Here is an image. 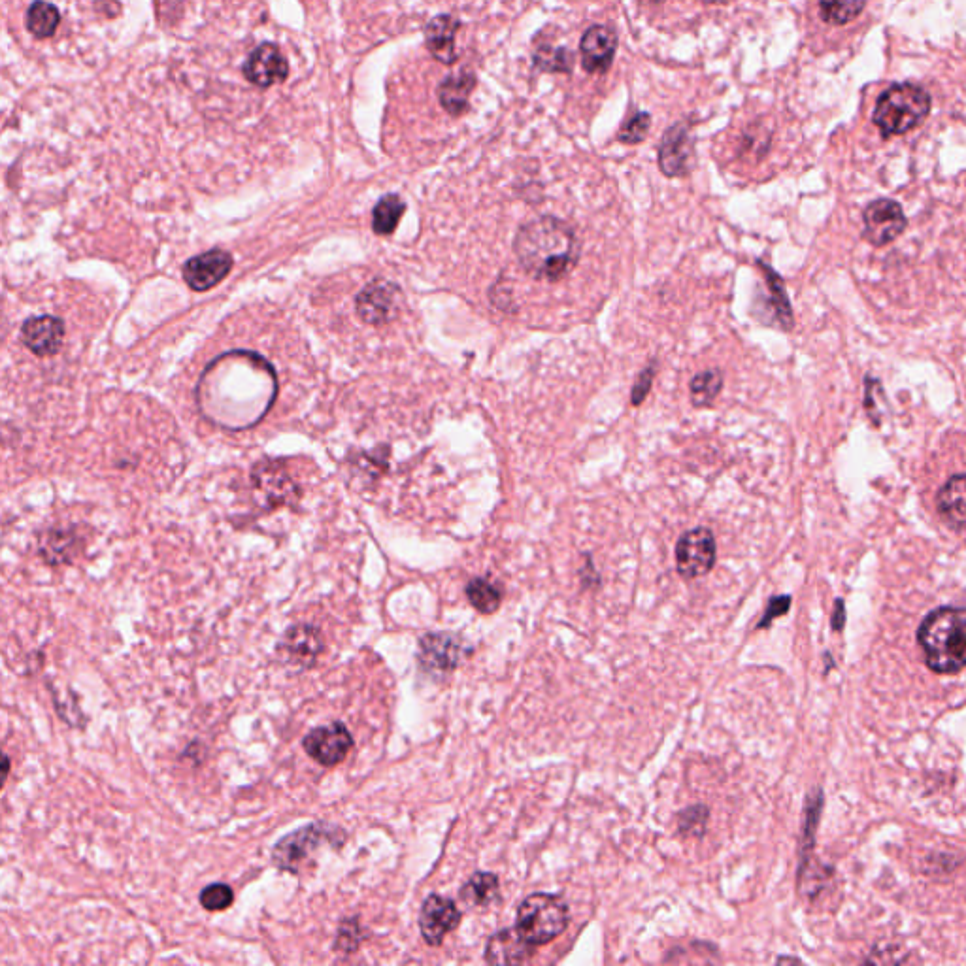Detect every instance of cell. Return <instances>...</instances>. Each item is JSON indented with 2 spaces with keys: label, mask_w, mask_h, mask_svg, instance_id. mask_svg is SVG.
Wrapping results in <instances>:
<instances>
[{
  "label": "cell",
  "mask_w": 966,
  "mask_h": 966,
  "mask_svg": "<svg viewBox=\"0 0 966 966\" xmlns=\"http://www.w3.org/2000/svg\"><path fill=\"white\" fill-rule=\"evenodd\" d=\"M514 255L519 267L534 280L559 282L578 265L582 242L565 219L534 217L517 229Z\"/></svg>",
  "instance_id": "obj_1"
},
{
  "label": "cell",
  "mask_w": 966,
  "mask_h": 966,
  "mask_svg": "<svg viewBox=\"0 0 966 966\" xmlns=\"http://www.w3.org/2000/svg\"><path fill=\"white\" fill-rule=\"evenodd\" d=\"M927 667L938 674H953L966 667V610L938 608L925 617L917 631Z\"/></svg>",
  "instance_id": "obj_2"
},
{
  "label": "cell",
  "mask_w": 966,
  "mask_h": 966,
  "mask_svg": "<svg viewBox=\"0 0 966 966\" xmlns=\"http://www.w3.org/2000/svg\"><path fill=\"white\" fill-rule=\"evenodd\" d=\"M931 97L916 84H895L887 87L876 102L872 121L883 138L908 133L929 116Z\"/></svg>",
  "instance_id": "obj_3"
},
{
  "label": "cell",
  "mask_w": 966,
  "mask_h": 966,
  "mask_svg": "<svg viewBox=\"0 0 966 966\" xmlns=\"http://www.w3.org/2000/svg\"><path fill=\"white\" fill-rule=\"evenodd\" d=\"M568 906L555 895L534 893L517 908L516 931L533 948L550 944L567 931Z\"/></svg>",
  "instance_id": "obj_4"
},
{
  "label": "cell",
  "mask_w": 966,
  "mask_h": 966,
  "mask_svg": "<svg viewBox=\"0 0 966 966\" xmlns=\"http://www.w3.org/2000/svg\"><path fill=\"white\" fill-rule=\"evenodd\" d=\"M344 842H346L344 829L325 821H317V823L304 825L291 834H285L284 838L278 840V844L272 848L270 861L278 870L299 874L302 865L323 844L342 848Z\"/></svg>",
  "instance_id": "obj_5"
},
{
  "label": "cell",
  "mask_w": 966,
  "mask_h": 966,
  "mask_svg": "<svg viewBox=\"0 0 966 966\" xmlns=\"http://www.w3.org/2000/svg\"><path fill=\"white\" fill-rule=\"evenodd\" d=\"M716 538L706 527L683 533L676 544V568L683 580L706 576L716 565Z\"/></svg>",
  "instance_id": "obj_6"
},
{
  "label": "cell",
  "mask_w": 966,
  "mask_h": 966,
  "mask_svg": "<svg viewBox=\"0 0 966 966\" xmlns=\"http://www.w3.org/2000/svg\"><path fill=\"white\" fill-rule=\"evenodd\" d=\"M302 748L317 765L325 768L338 767L353 748V736L344 723L334 721L329 725L316 727L306 734L302 740Z\"/></svg>",
  "instance_id": "obj_7"
},
{
  "label": "cell",
  "mask_w": 966,
  "mask_h": 966,
  "mask_svg": "<svg viewBox=\"0 0 966 966\" xmlns=\"http://www.w3.org/2000/svg\"><path fill=\"white\" fill-rule=\"evenodd\" d=\"M695 157V140L691 134V123L687 119L668 127L659 144L657 161L667 178H682L689 174Z\"/></svg>",
  "instance_id": "obj_8"
},
{
  "label": "cell",
  "mask_w": 966,
  "mask_h": 966,
  "mask_svg": "<svg viewBox=\"0 0 966 966\" xmlns=\"http://www.w3.org/2000/svg\"><path fill=\"white\" fill-rule=\"evenodd\" d=\"M399 302V285L378 278L363 287L355 306L359 317L368 325H385L399 314Z\"/></svg>",
  "instance_id": "obj_9"
},
{
  "label": "cell",
  "mask_w": 966,
  "mask_h": 966,
  "mask_svg": "<svg viewBox=\"0 0 966 966\" xmlns=\"http://www.w3.org/2000/svg\"><path fill=\"white\" fill-rule=\"evenodd\" d=\"M465 655L463 638L451 633H429L419 640L417 661L423 670L446 674L459 667Z\"/></svg>",
  "instance_id": "obj_10"
},
{
  "label": "cell",
  "mask_w": 966,
  "mask_h": 966,
  "mask_svg": "<svg viewBox=\"0 0 966 966\" xmlns=\"http://www.w3.org/2000/svg\"><path fill=\"white\" fill-rule=\"evenodd\" d=\"M865 236L872 246L882 248L885 244L899 238L906 229V216L899 202L891 199H878L870 202L863 214Z\"/></svg>",
  "instance_id": "obj_11"
},
{
  "label": "cell",
  "mask_w": 966,
  "mask_h": 966,
  "mask_svg": "<svg viewBox=\"0 0 966 966\" xmlns=\"http://www.w3.org/2000/svg\"><path fill=\"white\" fill-rule=\"evenodd\" d=\"M323 648H325V640L316 625L297 623L285 631L278 644V653L284 657L287 665L310 668L316 665L317 657L321 655Z\"/></svg>",
  "instance_id": "obj_12"
},
{
  "label": "cell",
  "mask_w": 966,
  "mask_h": 966,
  "mask_svg": "<svg viewBox=\"0 0 966 966\" xmlns=\"http://www.w3.org/2000/svg\"><path fill=\"white\" fill-rule=\"evenodd\" d=\"M461 923V912L451 899L431 895L419 912V931L429 946H440L444 938Z\"/></svg>",
  "instance_id": "obj_13"
},
{
  "label": "cell",
  "mask_w": 966,
  "mask_h": 966,
  "mask_svg": "<svg viewBox=\"0 0 966 966\" xmlns=\"http://www.w3.org/2000/svg\"><path fill=\"white\" fill-rule=\"evenodd\" d=\"M233 270V255L229 251L210 250L189 259L184 265L185 284L193 291H208L221 284Z\"/></svg>",
  "instance_id": "obj_14"
},
{
  "label": "cell",
  "mask_w": 966,
  "mask_h": 966,
  "mask_svg": "<svg viewBox=\"0 0 966 966\" xmlns=\"http://www.w3.org/2000/svg\"><path fill=\"white\" fill-rule=\"evenodd\" d=\"M617 33L606 25H593L583 33L580 40L582 67L589 74L608 72L616 57Z\"/></svg>",
  "instance_id": "obj_15"
},
{
  "label": "cell",
  "mask_w": 966,
  "mask_h": 966,
  "mask_svg": "<svg viewBox=\"0 0 966 966\" xmlns=\"http://www.w3.org/2000/svg\"><path fill=\"white\" fill-rule=\"evenodd\" d=\"M287 74H289L287 59L284 53L272 44H263L255 48L244 65V76L251 84L259 87L282 84L287 80Z\"/></svg>",
  "instance_id": "obj_16"
},
{
  "label": "cell",
  "mask_w": 966,
  "mask_h": 966,
  "mask_svg": "<svg viewBox=\"0 0 966 966\" xmlns=\"http://www.w3.org/2000/svg\"><path fill=\"white\" fill-rule=\"evenodd\" d=\"M65 325L53 316L31 317L21 327V342L38 357H51L63 346Z\"/></svg>",
  "instance_id": "obj_17"
},
{
  "label": "cell",
  "mask_w": 966,
  "mask_h": 966,
  "mask_svg": "<svg viewBox=\"0 0 966 966\" xmlns=\"http://www.w3.org/2000/svg\"><path fill=\"white\" fill-rule=\"evenodd\" d=\"M461 27V21L450 14H442L431 19L425 27V44L436 61L444 65H453L459 57L455 48V36Z\"/></svg>",
  "instance_id": "obj_18"
},
{
  "label": "cell",
  "mask_w": 966,
  "mask_h": 966,
  "mask_svg": "<svg viewBox=\"0 0 966 966\" xmlns=\"http://www.w3.org/2000/svg\"><path fill=\"white\" fill-rule=\"evenodd\" d=\"M533 953V946L519 936L516 927H512L489 938L485 948V961L491 965H519L525 963Z\"/></svg>",
  "instance_id": "obj_19"
},
{
  "label": "cell",
  "mask_w": 966,
  "mask_h": 966,
  "mask_svg": "<svg viewBox=\"0 0 966 966\" xmlns=\"http://www.w3.org/2000/svg\"><path fill=\"white\" fill-rule=\"evenodd\" d=\"M936 510L955 531H966V474H955L936 495Z\"/></svg>",
  "instance_id": "obj_20"
},
{
  "label": "cell",
  "mask_w": 966,
  "mask_h": 966,
  "mask_svg": "<svg viewBox=\"0 0 966 966\" xmlns=\"http://www.w3.org/2000/svg\"><path fill=\"white\" fill-rule=\"evenodd\" d=\"M474 87H476V76L470 70L448 76L442 84L438 85L440 104L450 116H463L468 110V102Z\"/></svg>",
  "instance_id": "obj_21"
},
{
  "label": "cell",
  "mask_w": 966,
  "mask_h": 966,
  "mask_svg": "<svg viewBox=\"0 0 966 966\" xmlns=\"http://www.w3.org/2000/svg\"><path fill=\"white\" fill-rule=\"evenodd\" d=\"M78 550V534L70 529H51L40 538V555L51 565H67Z\"/></svg>",
  "instance_id": "obj_22"
},
{
  "label": "cell",
  "mask_w": 966,
  "mask_h": 966,
  "mask_svg": "<svg viewBox=\"0 0 966 966\" xmlns=\"http://www.w3.org/2000/svg\"><path fill=\"white\" fill-rule=\"evenodd\" d=\"M253 483H255V489H259V493L270 504L285 502L289 499V495L295 493V485L287 478V474L278 470V465H263L255 468Z\"/></svg>",
  "instance_id": "obj_23"
},
{
  "label": "cell",
  "mask_w": 966,
  "mask_h": 966,
  "mask_svg": "<svg viewBox=\"0 0 966 966\" xmlns=\"http://www.w3.org/2000/svg\"><path fill=\"white\" fill-rule=\"evenodd\" d=\"M723 389V372L719 368H708L699 372L689 384V399L695 408L712 406Z\"/></svg>",
  "instance_id": "obj_24"
},
{
  "label": "cell",
  "mask_w": 966,
  "mask_h": 966,
  "mask_svg": "<svg viewBox=\"0 0 966 966\" xmlns=\"http://www.w3.org/2000/svg\"><path fill=\"white\" fill-rule=\"evenodd\" d=\"M459 895L470 906H489L499 897V878L491 872H476L461 887Z\"/></svg>",
  "instance_id": "obj_25"
},
{
  "label": "cell",
  "mask_w": 966,
  "mask_h": 966,
  "mask_svg": "<svg viewBox=\"0 0 966 966\" xmlns=\"http://www.w3.org/2000/svg\"><path fill=\"white\" fill-rule=\"evenodd\" d=\"M406 212V204L399 195H385L378 200L372 212V229L380 236H389L399 227L400 217Z\"/></svg>",
  "instance_id": "obj_26"
},
{
  "label": "cell",
  "mask_w": 966,
  "mask_h": 966,
  "mask_svg": "<svg viewBox=\"0 0 966 966\" xmlns=\"http://www.w3.org/2000/svg\"><path fill=\"white\" fill-rule=\"evenodd\" d=\"M533 65L538 72L570 74L574 68V53L567 48L542 44L534 50Z\"/></svg>",
  "instance_id": "obj_27"
},
{
  "label": "cell",
  "mask_w": 966,
  "mask_h": 966,
  "mask_svg": "<svg viewBox=\"0 0 966 966\" xmlns=\"http://www.w3.org/2000/svg\"><path fill=\"white\" fill-rule=\"evenodd\" d=\"M467 599L480 614L489 616L499 610L502 595L495 583L485 578H474L467 583Z\"/></svg>",
  "instance_id": "obj_28"
},
{
  "label": "cell",
  "mask_w": 966,
  "mask_h": 966,
  "mask_svg": "<svg viewBox=\"0 0 966 966\" xmlns=\"http://www.w3.org/2000/svg\"><path fill=\"white\" fill-rule=\"evenodd\" d=\"M59 10L48 2H34L27 12V29L36 38H48L59 27Z\"/></svg>",
  "instance_id": "obj_29"
},
{
  "label": "cell",
  "mask_w": 966,
  "mask_h": 966,
  "mask_svg": "<svg viewBox=\"0 0 966 966\" xmlns=\"http://www.w3.org/2000/svg\"><path fill=\"white\" fill-rule=\"evenodd\" d=\"M863 10L865 0H819V14L831 25H848Z\"/></svg>",
  "instance_id": "obj_30"
},
{
  "label": "cell",
  "mask_w": 966,
  "mask_h": 966,
  "mask_svg": "<svg viewBox=\"0 0 966 966\" xmlns=\"http://www.w3.org/2000/svg\"><path fill=\"white\" fill-rule=\"evenodd\" d=\"M759 268L765 272L767 276V285L770 289V300H772V306H774V312L776 316L780 319L785 329H791L793 325V312H791V304H789V299L785 295V287H783L782 278L772 270V268L765 265L763 261H759Z\"/></svg>",
  "instance_id": "obj_31"
},
{
  "label": "cell",
  "mask_w": 966,
  "mask_h": 966,
  "mask_svg": "<svg viewBox=\"0 0 966 966\" xmlns=\"http://www.w3.org/2000/svg\"><path fill=\"white\" fill-rule=\"evenodd\" d=\"M199 902L206 912H223L233 906V887L223 882L210 883L200 891Z\"/></svg>",
  "instance_id": "obj_32"
},
{
  "label": "cell",
  "mask_w": 966,
  "mask_h": 966,
  "mask_svg": "<svg viewBox=\"0 0 966 966\" xmlns=\"http://www.w3.org/2000/svg\"><path fill=\"white\" fill-rule=\"evenodd\" d=\"M651 127V116L648 112H633L631 116L627 117L619 129V142L623 144H629V146H634V144H640L648 133H650Z\"/></svg>",
  "instance_id": "obj_33"
},
{
  "label": "cell",
  "mask_w": 966,
  "mask_h": 966,
  "mask_svg": "<svg viewBox=\"0 0 966 966\" xmlns=\"http://www.w3.org/2000/svg\"><path fill=\"white\" fill-rule=\"evenodd\" d=\"M361 936H363V933H361L359 919L357 917L344 919L340 929H338L334 950L340 951V953H355L361 946V940H363Z\"/></svg>",
  "instance_id": "obj_34"
},
{
  "label": "cell",
  "mask_w": 966,
  "mask_h": 966,
  "mask_svg": "<svg viewBox=\"0 0 966 966\" xmlns=\"http://www.w3.org/2000/svg\"><path fill=\"white\" fill-rule=\"evenodd\" d=\"M708 808L706 806H691L687 810H683L680 814V819H678V827H680V833L685 834V836H702L704 831H706V823H708Z\"/></svg>",
  "instance_id": "obj_35"
},
{
  "label": "cell",
  "mask_w": 966,
  "mask_h": 966,
  "mask_svg": "<svg viewBox=\"0 0 966 966\" xmlns=\"http://www.w3.org/2000/svg\"><path fill=\"white\" fill-rule=\"evenodd\" d=\"M655 374H657V361H651L650 365L638 374V378H636V382L633 385V393H631L633 406H640L646 400V397L650 395Z\"/></svg>",
  "instance_id": "obj_36"
},
{
  "label": "cell",
  "mask_w": 966,
  "mask_h": 966,
  "mask_svg": "<svg viewBox=\"0 0 966 966\" xmlns=\"http://www.w3.org/2000/svg\"><path fill=\"white\" fill-rule=\"evenodd\" d=\"M789 604H791V597H787V595H783V597H774V599L770 600V604H768L767 614H765L763 619L759 621V625H757V627H759V629L768 627V625H770V623H772L776 617L783 616V614L789 610Z\"/></svg>",
  "instance_id": "obj_37"
},
{
  "label": "cell",
  "mask_w": 966,
  "mask_h": 966,
  "mask_svg": "<svg viewBox=\"0 0 966 966\" xmlns=\"http://www.w3.org/2000/svg\"><path fill=\"white\" fill-rule=\"evenodd\" d=\"M842 621H844V614H842V602L838 600V602H836V614H834V629H836V631L842 627Z\"/></svg>",
  "instance_id": "obj_38"
},
{
  "label": "cell",
  "mask_w": 966,
  "mask_h": 966,
  "mask_svg": "<svg viewBox=\"0 0 966 966\" xmlns=\"http://www.w3.org/2000/svg\"><path fill=\"white\" fill-rule=\"evenodd\" d=\"M706 4H721V2H727V0H702Z\"/></svg>",
  "instance_id": "obj_39"
},
{
  "label": "cell",
  "mask_w": 966,
  "mask_h": 966,
  "mask_svg": "<svg viewBox=\"0 0 966 966\" xmlns=\"http://www.w3.org/2000/svg\"><path fill=\"white\" fill-rule=\"evenodd\" d=\"M655 2H657V0H655Z\"/></svg>",
  "instance_id": "obj_40"
}]
</instances>
